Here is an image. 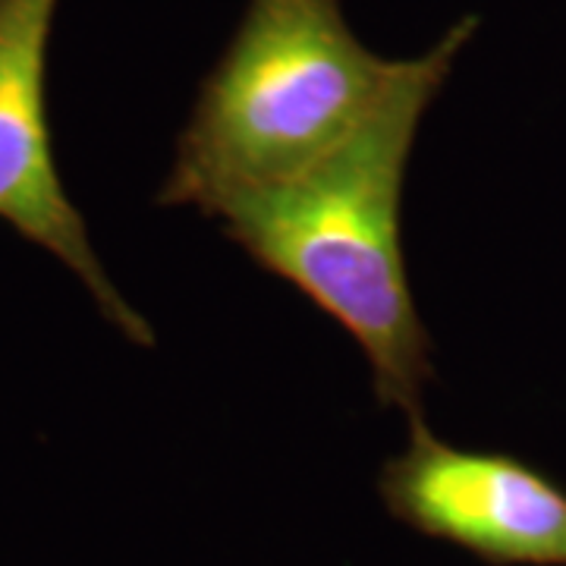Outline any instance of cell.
<instances>
[{"label":"cell","mask_w":566,"mask_h":566,"mask_svg":"<svg viewBox=\"0 0 566 566\" xmlns=\"http://www.w3.org/2000/svg\"><path fill=\"white\" fill-rule=\"evenodd\" d=\"M479 29L453 22L403 73L381 107L322 161L221 214L223 237L262 271L296 286L363 346L381 406L422 419L434 378L403 255V182L424 114Z\"/></svg>","instance_id":"6da1fadb"},{"label":"cell","mask_w":566,"mask_h":566,"mask_svg":"<svg viewBox=\"0 0 566 566\" xmlns=\"http://www.w3.org/2000/svg\"><path fill=\"white\" fill-rule=\"evenodd\" d=\"M403 63L368 51L340 0H249L199 85L155 202L221 218L293 180L381 107Z\"/></svg>","instance_id":"7a4b0ae2"},{"label":"cell","mask_w":566,"mask_h":566,"mask_svg":"<svg viewBox=\"0 0 566 566\" xmlns=\"http://www.w3.org/2000/svg\"><path fill=\"white\" fill-rule=\"evenodd\" d=\"M385 510L491 566H566V488L513 453L463 450L424 419L378 472Z\"/></svg>","instance_id":"3957f363"},{"label":"cell","mask_w":566,"mask_h":566,"mask_svg":"<svg viewBox=\"0 0 566 566\" xmlns=\"http://www.w3.org/2000/svg\"><path fill=\"white\" fill-rule=\"evenodd\" d=\"M57 3L0 0V221L70 268L126 340L155 346V327L107 277L57 170L48 114V48Z\"/></svg>","instance_id":"277c9868"}]
</instances>
